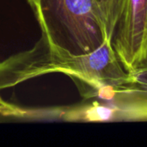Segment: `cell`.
<instances>
[{
    "label": "cell",
    "instance_id": "6da1fadb",
    "mask_svg": "<svg viewBox=\"0 0 147 147\" xmlns=\"http://www.w3.org/2000/svg\"><path fill=\"white\" fill-rule=\"evenodd\" d=\"M41 30V40L56 53H89L107 38L92 0H27Z\"/></svg>",
    "mask_w": 147,
    "mask_h": 147
},
{
    "label": "cell",
    "instance_id": "5b68a950",
    "mask_svg": "<svg viewBox=\"0 0 147 147\" xmlns=\"http://www.w3.org/2000/svg\"><path fill=\"white\" fill-rule=\"evenodd\" d=\"M24 111L6 101L0 96V115L7 116H22L24 115Z\"/></svg>",
    "mask_w": 147,
    "mask_h": 147
},
{
    "label": "cell",
    "instance_id": "3957f363",
    "mask_svg": "<svg viewBox=\"0 0 147 147\" xmlns=\"http://www.w3.org/2000/svg\"><path fill=\"white\" fill-rule=\"evenodd\" d=\"M134 75V82L127 88L116 91L112 100L126 121H147V64Z\"/></svg>",
    "mask_w": 147,
    "mask_h": 147
},
{
    "label": "cell",
    "instance_id": "277c9868",
    "mask_svg": "<svg viewBox=\"0 0 147 147\" xmlns=\"http://www.w3.org/2000/svg\"><path fill=\"white\" fill-rule=\"evenodd\" d=\"M97 7L106 31L107 38L111 40L115 28L123 12L127 0H92Z\"/></svg>",
    "mask_w": 147,
    "mask_h": 147
},
{
    "label": "cell",
    "instance_id": "7a4b0ae2",
    "mask_svg": "<svg viewBox=\"0 0 147 147\" xmlns=\"http://www.w3.org/2000/svg\"><path fill=\"white\" fill-rule=\"evenodd\" d=\"M110 41L130 74L146 63L147 0H127Z\"/></svg>",
    "mask_w": 147,
    "mask_h": 147
},
{
    "label": "cell",
    "instance_id": "8992f818",
    "mask_svg": "<svg viewBox=\"0 0 147 147\" xmlns=\"http://www.w3.org/2000/svg\"><path fill=\"white\" fill-rule=\"evenodd\" d=\"M146 64H147V62H146V64H145V65H146Z\"/></svg>",
    "mask_w": 147,
    "mask_h": 147
}]
</instances>
